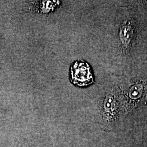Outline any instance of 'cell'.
Wrapping results in <instances>:
<instances>
[{
    "instance_id": "1",
    "label": "cell",
    "mask_w": 147,
    "mask_h": 147,
    "mask_svg": "<svg viewBox=\"0 0 147 147\" xmlns=\"http://www.w3.org/2000/svg\"><path fill=\"white\" fill-rule=\"evenodd\" d=\"M71 81L79 86L92 84L94 79L88 63L84 61H76L71 67Z\"/></svg>"
},
{
    "instance_id": "2",
    "label": "cell",
    "mask_w": 147,
    "mask_h": 147,
    "mask_svg": "<svg viewBox=\"0 0 147 147\" xmlns=\"http://www.w3.org/2000/svg\"><path fill=\"white\" fill-rule=\"evenodd\" d=\"M121 39L123 44L127 47L130 45L134 36V29L130 25H124L121 30Z\"/></svg>"
}]
</instances>
